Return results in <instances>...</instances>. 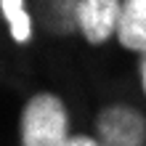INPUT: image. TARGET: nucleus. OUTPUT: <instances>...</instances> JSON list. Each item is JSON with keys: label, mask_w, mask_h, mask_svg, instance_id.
<instances>
[{"label": "nucleus", "mask_w": 146, "mask_h": 146, "mask_svg": "<svg viewBox=\"0 0 146 146\" xmlns=\"http://www.w3.org/2000/svg\"><path fill=\"white\" fill-rule=\"evenodd\" d=\"M98 146H146V117L135 106L109 104L96 114Z\"/></svg>", "instance_id": "obj_2"}, {"label": "nucleus", "mask_w": 146, "mask_h": 146, "mask_svg": "<svg viewBox=\"0 0 146 146\" xmlns=\"http://www.w3.org/2000/svg\"><path fill=\"white\" fill-rule=\"evenodd\" d=\"M122 0H80L77 5V29L90 45H101L117 35Z\"/></svg>", "instance_id": "obj_3"}, {"label": "nucleus", "mask_w": 146, "mask_h": 146, "mask_svg": "<svg viewBox=\"0 0 146 146\" xmlns=\"http://www.w3.org/2000/svg\"><path fill=\"white\" fill-rule=\"evenodd\" d=\"M80 0H40V19L53 35H69L77 29Z\"/></svg>", "instance_id": "obj_5"}, {"label": "nucleus", "mask_w": 146, "mask_h": 146, "mask_svg": "<svg viewBox=\"0 0 146 146\" xmlns=\"http://www.w3.org/2000/svg\"><path fill=\"white\" fill-rule=\"evenodd\" d=\"M138 80H141V88L146 93V53H141V64H138Z\"/></svg>", "instance_id": "obj_8"}, {"label": "nucleus", "mask_w": 146, "mask_h": 146, "mask_svg": "<svg viewBox=\"0 0 146 146\" xmlns=\"http://www.w3.org/2000/svg\"><path fill=\"white\" fill-rule=\"evenodd\" d=\"M21 146H61L69 138V111L56 93L40 90L21 109Z\"/></svg>", "instance_id": "obj_1"}, {"label": "nucleus", "mask_w": 146, "mask_h": 146, "mask_svg": "<svg viewBox=\"0 0 146 146\" xmlns=\"http://www.w3.org/2000/svg\"><path fill=\"white\" fill-rule=\"evenodd\" d=\"M0 13L8 21V32H11L13 42H29L32 37V19L24 8V0H0Z\"/></svg>", "instance_id": "obj_6"}, {"label": "nucleus", "mask_w": 146, "mask_h": 146, "mask_svg": "<svg viewBox=\"0 0 146 146\" xmlns=\"http://www.w3.org/2000/svg\"><path fill=\"white\" fill-rule=\"evenodd\" d=\"M61 146H98V141L93 138V135H69V138H66Z\"/></svg>", "instance_id": "obj_7"}, {"label": "nucleus", "mask_w": 146, "mask_h": 146, "mask_svg": "<svg viewBox=\"0 0 146 146\" xmlns=\"http://www.w3.org/2000/svg\"><path fill=\"white\" fill-rule=\"evenodd\" d=\"M117 40L125 50L146 53V0H122Z\"/></svg>", "instance_id": "obj_4"}]
</instances>
